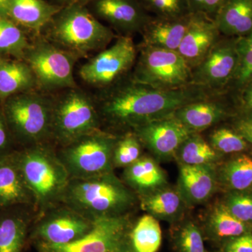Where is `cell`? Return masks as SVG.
<instances>
[{"mask_svg": "<svg viewBox=\"0 0 252 252\" xmlns=\"http://www.w3.org/2000/svg\"><path fill=\"white\" fill-rule=\"evenodd\" d=\"M207 90L195 85L161 90L136 82L130 76L102 91L95 102L101 122L133 130L152 121L170 117L185 104L207 98Z\"/></svg>", "mask_w": 252, "mask_h": 252, "instance_id": "cell-1", "label": "cell"}, {"mask_svg": "<svg viewBox=\"0 0 252 252\" xmlns=\"http://www.w3.org/2000/svg\"><path fill=\"white\" fill-rule=\"evenodd\" d=\"M61 202L88 218L127 215L137 202L135 192L113 172L71 178Z\"/></svg>", "mask_w": 252, "mask_h": 252, "instance_id": "cell-2", "label": "cell"}, {"mask_svg": "<svg viewBox=\"0 0 252 252\" xmlns=\"http://www.w3.org/2000/svg\"><path fill=\"white\" fill-rule=\"evenodd\" d=\"M46 29L45 39L79 59L102 51L117 37L82 4L63 7Z\"/></svg>", "mask_w": 252, "mask_h": 252, "instance_id": "cell-3", "label": "cell"}, {"mask_svg": "<svg viewBox=\"0 0 252 252\" xmlns=\"http://www.w3.org/2000/svg\"><path fill=\"white\" fill-rule=\"evenodd\" d=\"M16 156L38 208L49 210L61 202L70 176L49 144L32 146Z\"/></svg>", "mask_w": 252, "mask_h": 252, "instance_id": "cell-4", "label": "cell"}, {"mask_svg": "<svg viewBox=\"0 0 252 252\" xmlns=\"http://www.w3.org/2000/svg\"><path fill=\"white\" fill-rule=\"evenodd\" d=\"M53 97L35 90L5 99L3 113L11 134L29 147L51 140Z\"/></svg>", "mask_w": 252, "mask_h": 252, "instance_id": "cell-5", "label": "cell"}, {"mask_svg": "<svg viewBox=\"0 0 252 252\" xmlns=\"http://www.w3.org/2000/svg\"><path fill=\"white\" fill-rule=\"evenodd\" d=\"M53 99L51 140L61 147L101 130L95 100L79 88L66 89Z\"/></svg>", "mask_w": 252, "mask_h": 252, "instance_id": "cell-6", "label": "cell"}, {"mask_svg": "<svg viewBox=\"0 0 252 252\" xmlns=\"http://www.w3.org/2000/svg\"><path fill=\"white\" fill-rule=\"evenodd\" d=\"M132 80L161 90L192 85V69L177 51L140 45Z\"/></svg>", "mask_w": 252, "mask_h": 252, "instance_id": "cell-7", "label": "cell"}, {"mask_svg": "<svg viewBox=\"0 0 252 252\" xmlns=\"http://www.w3.org/2000/svg\"><path fill=\"white\" fill-rule=\"evenodd\" d=\"M118 137L102 130L61 147L58 157L71 178H88L112 172Z\"/></svg>", "mask_w": 252, "mask_h": 252, "instance_id": "cell-8", "label": "cell"}, {"mask_svg": "<svg viewBox=\"0 0 252 252\" xmlns=\"http://www.w3.org/2000/svg\"><path fill=\"white\" fill-rule=\"evenodd\" d=\"M41 91L66 90L77 88L74 77V67L79 58L38 36L24 55Z\"/></svg>", "mask_w": 252, "mask_h": 252, "instance_id": "cell-9", "label": "cell"}, {"mask_svg": "<svg viewBox=\"0 0 252 252\" xmlns=\"http://www.w3.org/2000/svg\"><path fill=\"white\" fill-rule=\"evenodd\" d=\"M138 55L132 36H119L115 42L81 66L79 76L88 86L105 90L128 77Z\"/></svg>", "mask_w": 252, "mask_h": 252, "instance_id": "cell-10", "label": "cell"}, {"mask_svg": "<svg viewBox=\"0 0 252 252\" xmlns=\"http://www.w3.org/2000/svg\"><path fill=\"white\" fill-rule=\"evenodd\" d=\"M127 215L95 219L92 229L81 238L63 245L38 243L39 252H112L127 239Z\"/></svg>", "mask_w": 252, "mask_h": 252, "instance_id": "cell-11", "label": "cell"}, {"mask_svg": "<svg viewBox=\"0 0 252 252\" xmlns=\"http://www.w3.org/2000/svg\"><path fill=\"white\" fill-rule=\"evenodd\" d=\"M236 40H219L205 59L192 69V85L215 89L233 79L239 64Z\"/></svg>", "mask_w": 252, "mask_h": 252, "instance_id": "cell-12", "label": "cell"}, {"mask_svg": "<svg viewBox=\"0 0 252 252\" xmlns=\"http://www.w3.org/2000/svg\"><path fill=\"white\" fill-rule=\"evenodd\" d=\"M132 132L142 146L161 160L175 158L180 146L193 133L173 115L144 124Z\"/></svg>", "mask_w": 252, "mask_h": 252, "instance_id": "cell-13", "label": "cell"}, {"mask_svg": "<svg viewBox=\"0 0 252 252\" xmlns=\"http://www.w3.org/2000/svg\"><path fill=\"white\" fill-rule=\"evenodd\" d=\"M47 212L36 226L38 243L63 245L87 234L94 225L88 218L66 205Z\"/></svg>", "mask_w": 252, "mask_h": 252, "instance_id": "cell-14", "label": "cell"}, {"mask_svg": "<svg viewBox=\"0 0 252 252\" xmlns=\"http://www.w3.org/2000/svg\"><path fill=\"white\" fill-rule=\"evenodd\" d=\"M90 4L94 16L109 23L119 36L142 33L152 18L139 0H92Z\"/></svg>", "mask_w": 252, "mask_h": 252, "instance_id": "cell-15", "label": "cell"}, {"mask_svg": "<svg viewBox=\"0 0 252 252\" xmlns=\"http://www.w3.org/2000/svg\"><path fill=\"white\" fill-rule=\"evenodd\" d=\"M218 186L216 165H180L177 188L189 207L206 203Z\"/></svg>", "mask_w": 252, "mask_h": 252, "instance_id": "cell-16", "label": "cell"}, {"mask_svg": "<svg viewBox=\"0 0 252 252\" xmlns=\"http://www.w3.org/2000/svg\"><path fill=\"white\" fill-rule=\"evenodd\" d=\"M215 21L202 14H193L191 22L177 52L190 69L196 67L220 40Z\"/></svg>", "mask_w": 252, "mask_h": 252, "instance_id": "cell-17", "label": "cell"}, {"mask_svg": "<svg viewBox=\"0 0 252 252\" xmlns=\"http://www.w3.org/2000/svg\"><path fill=\"white\" fill-rule=\"evenodd\" d=\"M193 14L179 18L152 17L144 28L141 45L177 51Z\"/></svg>", "mask_w": 252, "mask_h": 252, "instance_id": "cell-18", "label": "cell"}, {"mask_svg": "<svg viewBox=\"0 0 252 252\" xmlns=\"http://www.w3.org/2000/svg\"><path fill=\"white\" fill-rule=\"evenodd\" d=\"M34 203L16 155L0 156V207Z\"/></svg>", "mask_w": 252, "mask_h": 252, "instance_id": "cell-19", "label": "cell"}, {"mask_svg": "<svg viewBox=\"0 0 252 252\" xmlns=\"http://www.w3.org/2000/svg\"><path fill=\"white\" fill-rule=\"evenodd\" d=\"M62 8L44 0H10L7 17L39 36Z\"/></svg>", "mask_w": 252, "mask_h": 252, "instance_id": "cell-20", "label": "cell"}, {"mask_svg": "<svg viewBox=\"0 0 252 252\" xmlns=\"http://www.w3.org/2000/svg\"><path fill=\"white\" fill-rule=\"evenodd\" d=\"M141 207L158 220L169 223H178L185 215L187 207L177 189L167 185L140 196Z\"/></svg>", "mask_w": 252, "mask_h": 252, "instance_id": "cell-21", "label": "cell"}, {"mask_svg": "<svg viewBox=\"0 0 252 252\" xmlns=\"http://www.w3.org/2000/svg\"><path fill=\"white\" fill-rule=\"evenodd\" d=\"M124 179L127 187L139 196L168 185L166 173L156 159L147 156L125 167Z\"/></svg>", "mask_w": 252, "mask_h": 252, "instance_id": "cell-22", "label": "cell"}, {"mask_svg": "<svg viewBox=\"0 0 252 252\" xmlns=\"http://www.w3.org/2000/svg\"><path fill=\"white\" fill-rule=\"evenodd\" d=\"M226 115L224 105L209 97L185 104L173 114L193 133L206 130L223 120Z\"/></svg>", "mask_w": 252, "mask_h": 252, "instance_id": "cell-23", "label": "cell"}, {"mask_svg": "<svg viewBox=\"0 0 252 252\" xmlns=\"http://www.w3.org/2000/svg\"><path fill=\"white\" fill-rule=\"evenodd\" d=\"M213 20L220 34L248 36L252 32V0H228Z\"/></svg>", "mask_w": 252, "mask_h": 252, "instance_id": "cell-24", "label": "cell"}, {"mask_svg": "<svg viewBox=\"0 0 252 252\" xmlns=\"http://www.w3.org/2000/svg\"><path fill=\"white\" fill-rule=\"evenodd\" d=\"M205 234L214 242L227 241L252 232V223L233 216L223 203L215 204L205 217Z\"/></svg>", "mask_w": 252, "mask_h": 252, "instance_id": "cell-25", "label": "cell"}, {"mask_svg": "<svg viewBox=\"0 0 252 252\" xmlns=\"http://www.w3.org/2000/svg\"><path fill=\"white\" fill-rule=\"evenodd\" d=\"M35 89V77L26 61H0V99L4 101L14 94Z\"/></svg>", "mask_w": 252, "mask_h": 252, "instance_id": "cell-26", "label": "cell"}, {"mask_svg": "<svg viewBox=\"0 0 252 252\" xmlns=\"http://www.w3.org/2000/svg\"><path fill=\"white\" fill-rule=\"evenodd\" d=\"M219 185L230 191L252 192V158L242 154L217 168Z\"/></svg>", "mask_w": 252, "mask_h": 252, "instance_id": "cell-27", "label": "cell"}, {"mask_svg": "<svg viewBox=\"0 0 252 252\" xmlns=\"http://www.w3.org/2000/svg\"><path fill=\"white\" fill-rule=\"evenodd\" d=\"M221 156L202 136L192 133L180 146L175 158L180 165H216Z\"/></svg>", "mask_w": 252, "mask_h": 252, "instance_id": "cell-28", "label": "cell"}, {"mask_svg": "<svg viewBox=\"0 0 252 252\" xmlns=\"http://www.w3.org/2000/svg\"><path fill=\"white\" fill-rule=\"evenodd\" d=\"M135 252H157L161 246L162 231L159 220L147 214L137 220L130 233Z\"/></svg>", "mask_w": 252, "mask_h": 252, "instance_id": "cell-29", "label": "cell"}, {"mask_svg": "<svg viewBox=\"0 0 252 252\" xmlns=\"http://www.w3.org/2000/svg\"><path fill=\"white\" fill-rule=\"evenodd\" d=\"M28 220L23 215L7 213L0 216V252H21L26 241Z\"/></svg>", "mask_w": 252, "mask_h": 252, "instance_id": "cell-30", "label": "cell"}, {"mask_svg": "<svg viewBox=\"0 0 252 252\" xmlns=\"http://www.w3.org/2000/svg\"><path fill=\"white\" fill-rule=\"evenodd\" d=\"M31 44L23 31L14 21L0 16V54L24 57Z\"/></svg>", "mask_w": 252, "mask_h": 252, "instance_id": "cell-31", "label": "cell"}, {"mask_svg": "<svg viewBox=\"0 0 252 252\" xmlns=\"http://www.w3.org/2000/svg\"><path fill=\"white\" fill-rule=\"evenodd\" d=\"M177 252H207L200 227L192 220L182 221L172 235Z\"/></svg>", "mask_w": 252, "mask_h": 252, "instance_id": "cell-32", "label": "cell"}, {"mask_svg": "<svg viewBox=\"0 0 252 252\" xmlns=\"http://www.w3.org/2000/svg\"><path fill=\"white\" fill-rule=\"evenodd\" d=\"M142 144L132 131L118 137L113 154L114 167H126L137 161L142 156Z\"/></svg>", "mask_w": 252, "mask_h": 252, "instance_id": "cell-33", "label": "cell"}, {"mask_svg": "<svg viewBox=\"0 0 252 252\" xmlns=\"http://www.w3.org/2000/svg\"><path fill=\"white\" fill-rule=\"evenodd\" d=\"M208 142L221 155L240 153L248 148V142L238 132L226 127L212 131Z\"/></svg>", "mask_w": 252, "mask_h": 252, "instance_id": "cell-34", "label": "cell"}, {"mask_svg": "<svg viewBox=\"0 0 252 252\" xmlns=\"http://www.w3.org/2000/svg\"><path fill=\"white\" fill-rule=\"evenodd\" d=\"M154 17L179 18L191 14L187 0H139Z\"/></svg>", "mask_w": 252, "mask_h": 252, "instance_id": "cell-35", "label": "cell"}, {"mask_svg": "<svg viewBox=\"0 0 252 252\" xmlns=\"http://www.w3.org/2000/svg\"><path fill=\"white\" fill-rule=\"evenodd\" d=\"M222 203L238 220L252 223V192L229 191Z\"/></svg>", "mask_w": 252, "mask_h": 252, "instance_id": "cell-36", "label": "cell"}, {"mask_svg": "<svg viewBox=\"0 0 252 252\" xmlns=\"http://www.w3.org/2000/svg\"><path fill=\"white\" fill-rule=\"evenodd\" d=\"M237 49L239 54V64L233 79L239 85L249 84L252 81V50L238 39Z\"/></svg>", "mask_w": 252, "mask_h": 252, "instance_id": "cell-37", "label": "cell"}, {"mask_svg": "<svg viewBox=\"0 0 252 252\" xmlns=\"http://www.w3.org/2000/svg\"><path fill=\"white\" fill-rule=\"evenodd\" d=\"M191 14H202L214 19L228 0H187Z\"/></svg>", "mask_w": 252, "mask_h": 252, "instance_id": "cell-38", "label": "cell"}, {"mask_svg": "<svg viewBox=\"0 0 252 252\" xmlns=\"http://www.w3.org/2000/svg\"><path fill=\"white\" fill-rule=\"evenodd\" d=\"M223 252H252V232L225 241Z\"/></svg>", "mask_w": 252, "mask_h": 252, "instance_id": "cell-39", "label": "cell"}, {"mask_svg": "<svg viewBox=\"0 0 252 252\" xmlns=\"http://www.w3.org/2000/svg\"><path fill=\"white\" fill-rule=\"evenodd\" d=\"M235 130L247 142L252 144V112L240 117L235 122Z\"/></svg>", "mask_w": 252, "mask_h": 252, "instance_id": "cell-40", "label": "cell"}, {"mask_svg": "<svg viewBox=\"0 0 252 252\" xmlns=\"http://www.w3.org/2000/svg\"><path fill=\"white\" fill-rule=\"evenodd\" d=\"M11 143V132L6 124L4 113L0 111V156L9 154L7 149Z\"/></svg>", "mask_w": 252, "mask_h": 252, "instance_id": "cell-41", "label": "cell"}, {"mask_svg": "<svg viewBox=\"0 0 252 252\" xmlns=\"http://www.w3.org/2000/svg\"><path fill=\"white\" fill-rule=\"evenodd\" d=\"M54 1L56 3V5L64 7V6L74 4L86 5L89 4L92 0H54Z\"/></svg>", "mask_w": 252, "mask_h": 252, "instance_id": "cell-42", "label": "cell"}, {"mask_svg": "<svg viewBox=\"0 0 252 252\" xmlns=\"http://www.w3.org/2000/svg\"><path fill=\"white\" fill-rule=\"evenodd\" d=\"M243 99L246 107L252 112V81L244 93Z\"/></svg>", "mask_w": 252, "mask_h": 252, "instance_id": "cell-43", "label": "cell"}, {"mask_svg": "<svg viewBox=\"0 0 252 252\" xmlns=\"http://www.w3.org/2000/svg\"><path fill=\"white\" fill-rule=\"evenodd\" d=\"M130 241V240H129ZM112 252H135L134 249L131 245L130 242H128L127 239H126L122 243H121L115 250H113Z\"/></svg>", "mask_w": 252, "mask_h": 252, "instance_id": "cell-44", "label": "cell"}, {"mask_svg": "<svg viewBox=\"0 0 252 252\" xmlns=\"http://www.w3.org/2000/svg\"><path fill=\"white\" fill-rule=\"evenodd\" d=\"M10 0H0V16L7 17Z\"/></svg>", "mask_w": 252, "mask_h": 252, "instance_id": "cell-45", "label": "cell"}, {"mask_svg": "<svg viewBox=\"0 0 252 252\" xmlns=\"http://www.w3.org/2000/svg\"><path fill=\"white\" fill-rule=\"evenodd\" d=\"M240 41L249 49L252 50V32L248 36L240 38Z\"/></svg>", "mask_w": 252, "mask_h": 252, "instance_id": "cell-46", "label": "cell"}, {"mask_svg": "<svg viewBox=\"0 0 252 252\" xmlns=\"http://www.w3.org/2000/svg\"></svg>", "mask_w": 252, "mask_h": 252, "instance_id": "cell-47", "label": "cell"}]
</instances>
